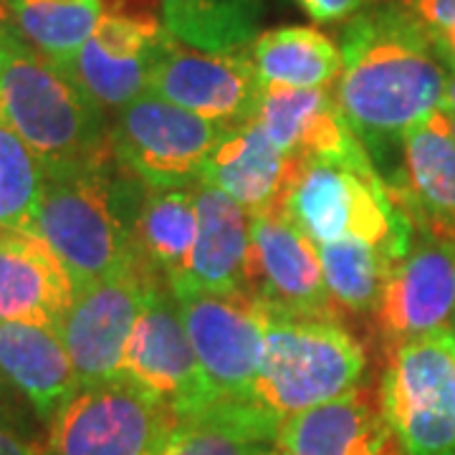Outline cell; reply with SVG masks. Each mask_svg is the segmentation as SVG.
<instances>
[{
  "label": "cell",
  "mask_w": 455,
  "mask_h": 455,
  "mask_svg": "<svg viewBox=\"0 0 455 455\" xmlns=\"http://www.w3.org/2000/svg\"><path fill=\"white\" fill-rule=\"evenodd\" d=\"M197 233L185 271L167 281L170 289L208 293L245 291L251 251V212L223 190L197 180L193 185Z\"/></svg>",
  "instance_id": "d6986e66"
},
{
  "label": "cell",
  "mask_w": 455,
  "mask_h": 455,
  "mask_svg": "<svg viewBox=\"0 0 455 455\" xmlns=\"http://www.w3.org/2000/svg\"><path fill=\"white\" fill-rule=\"evenodd\" d=\"M46 172L26 142L0 119V228L31 233Z\"/></svg>",
  "instance_id": "f1b7e54d"
},
{
  "label": "cell",
  "mask_w": 455,
  "mask_h": 455,
  "mask_svg": "<svg viewBox=\"0 0 455 455\" xmlns=\"http://www.w3.org/2000/svg\"><path fill=\"white\" fill-rule=\"evenodd\" d=\"M197 215L193 188L182 190H149L134 218V243L140 259L164 283L185 271L196 243Z\"/></svg>",
  "instance_id": "4316f807"
},
{
  "label": "cell",
  "mask_w": 455,
  "mask_h": 455,
  "mask_svg": "<svg viewBox=\"0 0 455 455\" xmlns=\"http://www.w3.org/2000/svg\"><path fill=\"white\" fill-rule=\"evenodd\" d=\"M0 119L46 175L104 172L114 163L104 107L20 36L0 46Z\"/></svg>",
  "instance_id": "7a4b0ae2"
},
{
  "label": "cell",
  "mask_w": 455,
  "mask_h": 455,
  "mask_svg": "<svg viewBox=\"0 0 455 455\" xmlns=\"http://www.w3.org/2000/svg\"><path fill=\"white\" fill-rule=\"evenodd\" d=\"M256 455H281V453H278V451H260V453Z\"/></svg>",
  "instance_id": "8d00e7d4"
},
{
  "label": "cell",
  "mask_w": 455,
  "mask_h": 455,
  "mask_svg": "<svg viewBox=\"0 0 455 455\" xmlns=\"http://www.w3.org/2000/svg\"><path fill=\"white\" fill-rule=\"evenodd\" d=\"M16 26H13V16H11V5L8 0H0V46L16 38Z\"/></svg>",
  "instance_id": "836d02e7"
},
{
  "label": "cell",
  "mask_w": 455,
  "mask_h": 455,
  "mask_svg": "<svg viewBox=\"0 0 455 455\" xmlns=\"http://www.w3.org/2000/svg\"><path fill=\"white\" fill-rule=\"evenodd\" d=\"M263 89L248 53H208L188 49L175 38L167 44L147 84L149 94L230 127H243L256 119Z\"/></svg>",
  "instance_id": "4fadbf2b"
},
{
  "label": "cell",
  "mask_w": 455,
  "mask_h": 455,
  "mask_svg": "<svg viewBox=\"0 0 455 455\" xmlns=\"http://www.w3.org/2000/svg\"><path fill=\"white\" fill-rule=\"evenodd\" d=\"M215 403H253L263 355V314L248 291L170 289Z\"/></svg>",
  "instance_id": "9c48e42d"
},
{
  "label": "cell",
  "mask_w": 455,
  "mask_h": 455,
  "mask_svg": "<svg viewBox=\"0 0 455 455\" xmlns=\"http://www.w3.org/2000/svg\"><path fill=\"white\" fill-rule=\"evenodd\" d=\"M0 455H41V448L0 407Z\"/></svg>",
  "instance_id": "1f68e13d"
},
{
  "label": "cell",
  "mask_w": 455,
  "mask_h": 455,
  "mask_svg": "<svg viewBox=\"0 0 455 455\" xmlns=\"http://www.w3.org/2000/svg\"><path fill=\"white\" fill-rule=\"evenodd\" d=\"M405 455H455V331L395 344L379 390Z\"/></svg>",
  "instance_id": "52a82bcc"
},
{
  "label": "cell",
  "mask_w": 455,
  "mask_h": 455,
  "mask_svg": "<svg viewBox=\"0 0 455 455\" xmlns=\"http://www.w3.org/2000/svg\"><path fill=\"white\" fill-rule=\"evenodd\" d=\"M164 31L188 49L230 53L259 36L263 0H160Z\"/></svg>",
  "instance_id": "d4e9b609"
},
{
  "label": "cell",
  "mask_w": 455,
  "mask_h": 455,
  "mask_svg": "<svg viewBox=\"0 0 455 455\" xmlns=\"http://www.w3.org/2000/svg\"><path fill=\"white\" fill-rule=\"evenodd\" d=\"M341 74L334 99L347 124L382 155L443 104L448 66L430 33L397 0H382L349 18L341 33Z\"/></svg>",
  "instance_id": "6da1fadb"
},
{
  "label": "cell",
  "mask_w": 455,
  "mask_h": 455,
  "mask_svg": "<svg viewBox=\"0 0 455 455\" xmlns=\"http://www.w3.org/2000/svg\"><path fill=\"white\" fill-rule=\"evenodd\" d=\"M379 331L395 344L418 339L455 319V241L415 228L374 307Z\"/></svg>",
  "instance_id": "9a60e30c"
},
{
  "label": "cell",
  "mask_w": 455,
  "mask_h": 455,
  "mask_svg": "<svg viewBox=\"0 0 455 455\" xmlns=\"http://www.w3.org/2000/svg\"><path fill=\"white\" fill-rule=\"evenodd\" d=\"M276 448L281 455H405L379 397L364 387L281 420Z\"/></svg>",
  "instance_id": "e0dca14e"
},
{
  "label": "cell",
  "mask_w": 455,
  "mask_h": 455,
  "mask_svg": "<svg viewBox=\"0 0 455 455\" xmlns=\"http://www.w3.org/2000/svg\"><path fill=\"white\" fill-rule=\"evenodd\" d=\"M178 425L155 392L114 377L79 387L49 423L41 455H160Z\"/></svg>",
  "instance_id": "8992f818"
},
{
  "label": "cell",
  "mask_w": 455,
  "mask_h": 455,
  "mask_svg": "<svg viewBox=\"0 0 455 455\" xmlns=\"http://www.w3.org/2000/svg\"><path fill=\"white\" fill-rule=\"evenodd\" d=\"M0 379L46 425L82 387L59 329L41 322H0Z\"/></svg>",
  "instance_id": "ffe728a7"
},
{
  "label": "cell",
  "mask_w": 455,
  "mask_h": 455,
  "mask_svg": "<svg viewBox=\"0 0 455 455\" xmlns=\"http://www.w3.org/2000/svg\"><path fill=\"white\" fill-rule=\"evenodd\" d=\"M443 112H445V116H448V124H451V132H453V140H455V112L445 109V107H443Z\"/></svg>",
  "instance_id": "d590c367"
},
{
  "label": "cell",
  "mask_w": 455,
  "mask_h": 455,
  "mask_svg": "<svg viewBox=\"0 0 455 455\" xmlns=\"http://www.w3.org/2000/svg\"><path fill=\"white\" fill-rule=\"evenodd\" d=\"M31 235L49 245L79 291L140 263L124 193L104 172L46 175Z\"/></svg>",
  "instance_id": "277c9868"
},
{
  "label": "cell",
  "mask_w": 455,
  "mask_h": 455,
  "mask_svg": "<svg viewBox=\"0 0 455 455\" xmlns=\"http://www.w3.org/2000/svg\"><path fill=\"white\" fill-rule=\"evenodd\" d=\"M283 211L314 245L344 238L397 243L415 235L412 220L392 200L370 155L296 160Z\"/></svg>",
  "instance_id": "5b68a950"
},
{
  "label": "cell",
  "mask_w": 455,
  "mask_h": 455,
  "mask_svg": "<svg viewBox=\"0 0 455 455\" xmlns=\"http://www.w3.org/2000/svg\"><path fill=\"white\" fill-rule=\"evenodd\" d=\"M453 322H455V319H453Z\"/></svg>",
  "instance_id": "f35d334b"
},
{
  "label": "cell",
  "mask_w": 455,
  "mask_h": 455,
  "mask_svg": "<svg viewBox=\"0 0 455 455\" xmlns=\"http://www.w3.org/2000/svg\"><path fill=\"white\" fill-rule=\"evenodd\" d=\"M370 3H382V0H370Z\"/></svg>",
  "instance_id": "74e56055"
},
{
  "label": "cell",
  "mask_w": 455,
  "mask_h": 455,
  "mask_svg": "<svg viewBox=\"0 0 455 455\" xmlns=\"http://www.w3.org/2000/svg\"><path fill=\"white\" fill-rule=\"evenodd\" d=\"M74 283L41 238L0 228V322H41L59 329Z\"/></svg>",
  "instance_id": "44dd1931"
},
{
  "label": "cell",
  "mask_w": 455,
  "mask_h": 455,
  "mask_svg": "<svg viewBox=\"0 0 455 455\" xmlns=\"http://www.w3.org/2000/svg\"><path fill=\"white\" fill-rule=\"evenodd\" d=\"M278 425L256 403H215L180 420L160 455H256L276 443Z\"/></svg>",
  "instance_id": "cb8c5ba5"
},
{
  "label": "cell",
  "mask_w": 455,
  "mask_h": 455,
  "mask_svg": "<svg viewBox=\"0 0 455 455\" xmlns=\"http://www.w3.org/2000/svg\"><path fill=\"white\" fill-rule=\"evenodd\" d=\"M245 291L266 309L329 322L339 319V307L326 289L319 251L293 226L283 205L251 212Z\"/></svg>",
  "instance_id": "30bf717a"
},
{
  "label": "cell",
  "mask_w": 455,
  "mask_h": 455,
  "mask_svg": "<svg viewBox=\"0 0 455 455\" xmlns=\"http://www.w3.org/2000/svg\"><path fill=\"white\" fill-rule=\"evenodd\" d=\"M410 243L412 241L372 243L364 238H344L337 243L316 245L334 304L355 314L374 311L385 281Z\"/></svg>",
  "instance_id": "484cf974"
},
{
  "label": "cell",
  "mask_w": 455,
  "mask_h": 455,
  "mask_svg": "<svg viewBox=\"0 0 455 455\" xmlns=\"http://www.w3.org/2000/svg\"><path fill=\"white\" fill-rule=\"evenodd\" d=\"M260 314L263 355L251 395L260 410L286 420L357 390L367 357L339 322L266 307H260Z\"/></svg>",
  "instance_id": "3957f363"
},
{
  "label": "cell",
  "mask_w": 455,
  "mask_h": 455,
  "mask_svg": "<svg viewBox=\"0 0 455 455\" xmlns=\"http://www.w3.org/2000/svg\"><path fill=\"white\" fill-rule=\"evenodd\" d=\"M296 170V160L286 157L263 134L256 119L228 134L212 149L200 170V182L223 190L248 212L283 205Z\"/></svg>",
  "instance_id": "7402d4cb"
},
{
  "label": "cell",
  "mask_w": 455,
  "mask_h": 455,
  "mask_svg": "<svg viewBox=\"0 0 455 455\" xmlns=\"http://www.w3.org/2000/svg\"><path fill=\"white\" fill-rule=\"evenodd\" d=\"M233 130L147 92L116 112L114 163L147 190L193 188L212 149Z\"/></svg>",
  "instance_id": "ba28073f"
},
{
  "label": "cell",
  "mask_w": 455,
  "mask_h": 455,
  "mask_svg": "<svg viewBox=\"0 0 455 455\" xmlns=\"http://www.w3.org/2000/svg\"><path fill=\"white\" fill-rule=\"evenodd\" d=\"M430 38H433V44H435V49H438L440 59H443L445 66L455 74V26L435 33V36H430Z\"/></svg>",
  "instance_id": "d6a6232c"
},
{
  "label": "cell",
  "mask_w": 455,
  "mask_h": 455,
  "mask_svg": "<svg viewBox=\"0 0 455 455\" xmlns=\"http://www.w3.org/2000/svg\"><path fill=\"white\" fill-rule=\"evenodd\" d=\"M256 122L274 147L291 160H352L370 155L347 124L331 89L266 86Z\"/></svg>",
  "instance_id": "ac0fdd59"
},
{
  "label": "cell",
  "mask_w": 455,
  "mask_h": 455,
  "mask_svg": "<svg viewBox=\"0 0 455 455\" xmlns=\"http://www.w3.org/2000/svg\"><path fill=\"white\" fill-rule=\"evenodd\" d=\"M172 41L155 13L104 11L97 31L64 68L104 109H122L147 94V84Z\"/></svg>",
  "instance_id": "5bb4252c"
},
{
  "label": "cell",
  "mask_w": 455,
  "mask_h": 455,
  "mask_svg": "<svg viewBox=\"0 0 455 455\" xmlns=\"http://www.w3.org/2000/svg\"><path fill=\"white\" fill-rule=\"evenodd\" d=\"M430 36L455 26V0H397Z\"/></svg>",
  "instance_id": "f546056e"
},
{
  "label": "cell",
  "mask_w": 455,
  "mask_h": 455,
  "mask_svg": "<svg viewBox=\"0 0 455 455\" xmlns=\"http://www.w3.org/2000/svg\"><path fill=\"white\" fill-rule=\"evenodd\" d=\"M412 226L455 241V140L438 107L403 137V170L387 182Z\"/></svg>",
  "instance_id": "2e32d148"
},
{
  "label": "cell",
  "mask_w": 455,
  "mask_h": 455,
  "mask_svg": "<svg viewBox=\"0 0 455 455\" xmlns=\"http://www.w3.org/2000/svg\"><path fill=\"white\" fill-rule=\"evenodd\" d=\"M314 23H339L355 18L370 0H296Z\"/></svg>",
  "instance_id": "4dcf8cb0"
},
{
  "label": "cell",
  "mask_w": 455,
  "mask_h": 455,
  "mask_svg": "<svg viewBox=\"0 0 455 455\" xmlns=\"http://www.w3.org/2000/svg\"><path fill=\"white\" fill-rule=\"evenodd\" d=\"M440 107L455 112V74H451V79L445 84V94H443V104H440Z\"/></svg>",
  "instance_id": "e575fe53"
},
{
  "label": "cell",
  "mask_w": 455,
  "mask_h": 455,
  "mask_svg": "<svg viewBox=\"0 0 455 455\" xmlns=\"http://www.w3.org/2000/svg\"><path fill=\"white\" fill-rule=\"evenodd\" d=\"M160 276L140 260L116 276L101 278L79 291L59 324L66 352L82 385H94L122 374V359L147 293Z\"/></svg>",
  "instance_id": "8fae6325"
},
{
  "label": "cell",
  "mask_w": 455,
  "mask_h": 455,
  "mask_svg": "<svg viewBox=\"0 0 455 455\" xmlns=\"http://www.w3.org/2000/svg\"><path fill=\"white\" fill-rule=\"evenodd\" d=\"M248 59L263 86L329 89L341 74L339 46L309 26H281L259 33Z\"/></svg>",
  "instance_id": "603a6c76"
},
{
  "label": "cell",
  "mask_w": 455,
  "mask_h": 455,
  "mask_svg": "<svg viewBox=\"0 0 455 455\" xmlns=\"http://www.w3.org/2000/svg\"><path fill=\"white\" fill-rule=\"evenodd\" d=\"M155 392L180 420L215 405L170 286H152L132 329L122 374Z\"/></svg>",
  "instance_id": "7c38bea8"
},
{
  "label": "cell",
  "mask_w": 455,
  "mask_h": 455,
  "mask_svg": "<svg viewBox=\"0 0 455 455\" xmlns=\"http://www.w3.org/2000/svg\"><path fill=\"white\" fill-rule=\"evenodd\" d=\"M16 33L53 64H68L97 31L104 0H8Z\"/></svg>",
  "instance_id": "83f0119b"
}]
</instances>
